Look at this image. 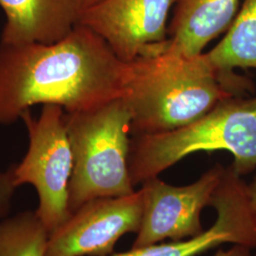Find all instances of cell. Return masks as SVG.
Listing matches in <instances>:
<instances>
[{
  "label": "cell",
  "mask_w": 256,
  "mask_h": 256,
  "mask_svg": "<svg viewBox=\"0 0 256 256\" xmlns=\"http://www.w3.org/2000/svg\"><path fill=\"white\" fill-rule=\"evenodd\" d=\"M128 72V63L79 23L52 44L0 42V124H14L36 104L74 113L122 98Z\"/></svg>",
  "instance_id": "obj_1"
},
{
  "label": "cell",
  "mask_w": 256,
  "mask_h": 256,
  "mask_svg": "<svg viewBox=\"0 0 256 256\" xmlns=\"http://www.w3.org/2000/svg\"><path fill=\"white\" fill-rule=\"evenodd\" d=\"M167 42L128 63L122 99L131 113V136L182 128L220 102L254 90L250 79L221 72L207 54L187 56Z\"/></svg>",
  "instance_id": "obj_2"
},
{
  "label": "cell",
  "mask_w": 256,
  "mask_h": 256,
  "mask_svg": "<svg viewBox=\"0 0 256 256\" xmlns=\"http://www.w3.org/2000/svg\"><path fill=\"white\" fill-rule=\"evenodd\" d=\"M227 151L241 176L256 170V97L234 96L164 133L131 136L128 171L136 187L198 152Z\"/></svg>",
  "instance_id": "obj_3"
},
{
  "label": "cell",
  "mask_w": 256,
  "mask_h": 256,
  "mask_svg": "<svg viewBox=\"0 0 256 256\" xmlns=\"http://www.w3.org/2000/svg\"><path fill=\"white\" fill-rule=\"evenodd\" d=\"M131 120L122 98L92 110L64 112L74 160L68 185L72 214L93 200L124 196L136 191L128 171Z\"/></svg>",
  "instance_id": "obj_4"
},
{
  "label": "cell",
  "mask_w": 256,
  "mask_h": 256,
  "mask_svg": "<svg viewBox=\"0 0 256 256\" xmlns=\"http://www.w3.org/2000/svg\"><path fill=\"white\" fill-rule=\"evenodd\" d=\"M27 128L28 147L14 176L18 186L30 184L36 190L39 206L36 210L50 234L72 216L68 185L74 160L64 126V110L45 104L36 119L30 110L21 115Z\"/></svg>",
  "instance_id": "obj_5"
},
{
  "label": "cell",
  "mask_w": 256,
  "mask_h": 256,
  "mask_svg": "<svg viewBox=\"0 0 256 256\" xmlns=\"http://www.w3.org/2000/svg\"><path fill=\"white\" fill-rule=\"evenodd\" d=\"M223 169V165L216 164L196 182L182 186L164 182L158 176L142 183V218L131 248L152 246L167 239L180 241L202 234L205 230L202 210L210 207Z\"/></svg>",
  "instance_id": "obj_6"
},
{
  "label": "cell",
  "mask_w": 256,
  "mask_h": 256,
  "mask_svg": "<svg viewBox=\"0 0 256 256\" xmlns=\"http://www.w3.org/2000/svg\"><path fill=\"white\" fill-rule=\"evenodd\" d=\"M144 210L140 189L84 203L50 234L45 256H110L120 238L137 234Z\"/></svg>",
  "instance_id": "obj_7"
},
{
  "label": "cell",
  "mask_w": 256,
  "mask_h": 256,
  "mask_svg": "<svg viewBox=\"0 0 256 256\" xmlns=\"http://www.w3.org/2000/svg\"><path fill=\"white\" fill-rule=\"evenodd\" d=\"M243 178L232 165L224 166L210 203L216 218L200 234L180 241L130 248L110 256H198L224 244L256 248V208Z\"/></svg>",
  "instance_id": "obj_8"
},
{
  "label": "cell",
  "mask_w": 256,
  "mask_h": 256,
  "mask_svg": "<svg viewBox=\"0 0 256 256\" xmlns=\"http://www.w3.org/2000/svg\"><path fill=\"white\" fill-rule=\"evenodd\" d=\"M174 0H100L82 10L79 24L92 28L120 59L130 63L164 46Z\"/></svg>",
  "instance_id": "obj_9"
},
{
  "label": "cell",
  "mask_w": 256,
  "mask_h": 256,
  "mask_svg": "<svg viewBox=\"0 0 256 256\" xmlns=\"http://www.w3.org/2000/svg\"><path fill=\"white\" fill-rule=\"evenodd\" d=\"M5 25L0 42L52 44L78 24L79 0H0Z\"/></svg>",
  "instance_id": "obj_10"
},
{
  "label": "cell",
  "mask_w": 256,
  "mask_h": 256,
  "mask_svg": "<svg viewBox=\"0 0 256 256\" xmlns=\"http://www.w3.org/2000/svg\"><path fill=\"white\" fill-rule=\"evenodd\" d=\"M240 0H174L167 48L187 56L202 54L212 40L227 32Z\"/></svg>",
  "instance_id": "obj_11"
},
{
  "label": "cell",
  "mask_w": 256,
  "mask_h": 256,
  "mask_svg": "<svg viewBox=\"0 0 256 256\" xmlns=\"http://www.w3.org/2000/svg\"><path fill=\"white\" fill-rule=\"evenodd\" d=\"M207 56L223 74L256 68V0L244 1L226 36Z\"/></svg>",
  "instance_id": "obj_12"
},
{
  "label": "cell",
  "mask_w": 256,
  "mask_h": 256,
  "mask_svg": "<svg viewBox=\"0 0 256 256\" xmlns=\"http://www.w3.org/2000/svg\"><path fill=\"white\" fill-rule=\"evenodd\" d=\"M50 234L36 212L0 221V256H45Z\"/></svg>",
  "instance_id": "obj_13"
},
{
  "label": "cell",
  "mask_w": 256,
  "mask_h": 256,
  "mask_svg": "<svg viewBox=\"0 0 256 256\" xmlns=\"http://www.w3.org/2000/svg\"><path fill=\"white\" fill-rule=\"evenodd\" d=\"M14 168L16 164L0 171V220L5 218L9 214L12 200L18 188L16 183Z\"/></svg>",
  "instance_id": "obj_14"
},
{
  "label": "cell",
  "mask_w": 256,
  "mask_h": 256,
  "mask_svg": "<svg viewBox=\"0 0 256 256\" xmlns=\"http://www.w3.org/2000/svg\"><path fill=\"white\" fill-rule=\"evenodd\" d=\"M214 256H256V254L252 252V248L234 244L227 250L218 248Z\"/></svg>",
  "instance_id": "obj_15"
},
{
  "label": "cell",
  "mask_w": 256,
  "mask_h": 256,
  "mask_svg": "<svg viewBox=\"0 0 256 256\" xmlns=\"http://www.w3.org/2000/svg\"><path fill=\"white\" fill-rule=\"evenodd\" d=\"M248 192H250V198L256 208V174L252 178V182L248 183Z\"/></svg>",
  "instance_id": "obj_16"
},
{
  "label": "cell",
  "mask_w": 256,
  "mask_h": 256,
  "mask_svg": "<svg viewBox=\"0 0 256 256\" xmlns=\"http://www.w3.org/2000/svg\"><path fill=\"white\" fill-rule=\"evenodd\" d=\"M99 1H100V0H79L81 12H82V10L86 9V8L90 7L92 5L96 4V3L99 2Z\"/></svg>",
  "instance_id": "obj_17"
}]
</instances>
